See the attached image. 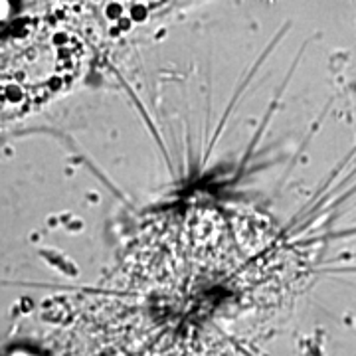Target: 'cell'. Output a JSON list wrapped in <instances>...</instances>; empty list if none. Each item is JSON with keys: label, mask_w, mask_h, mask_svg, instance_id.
I'll use <instances>...</instances> for the list:
<instances>
[{"label": "cell", "mask_w": 356, "mask_h": 356, "mask_svg": "<svg viewBox=\"0 0 356 356\" xmlns=\"http://www.w3.org/2000/svg\"><path fill=\"white\" fill-rule=\"evenodd\" d=\"M81 64L74 36L36 32L0 46V105L26 111L67 89Z\"/></svg>", "instance_id": "cell-1"}]
</instances>
